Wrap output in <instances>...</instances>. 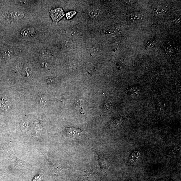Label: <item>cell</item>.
I'll use <instances>...</instances> for the list:
<instances>
[{"label":"cell","instance_id":"obj_1","mask_svg":"<svg viewBox=\"0 0 181 181\" xmlns=\"http://www.w3.org/2000/svg\"><path fill=\"white\" fill-rule=\"evenodd\" d=\"M50 16L53 21L57 23L64 16V12L60 7L51 10L50 12Z\"/></svg>","mask_w":181,"mask_h":181},{"label":"cell","instance_id":"obj_2","mask_svg":"<svg viewBox=\"0 0 181 181\" xmlns=\"http://www.w3.org/2000/svg\"><path fill=\"white\" fill-rule=\"evenodd\" d=\"M11 104L8 98L6 97H4L0 99V109L4 111H7L9 110Z\"/></svg>","mask_w":181,"mask_h":181},{"label":"cell","instance_id":"obj_3","mask_svg":"<svg viewBox=\"0 0 181 181\" xmlns=\"http://www.w3.org/2000/svg\"><path fill=\"white\" fill-rule=\"evenodd\" d=\"M8 15L12 19L18 20L23 18L24 14L23 12L21 11L13 10L9 12Z\"/></svg>","mask_w":181,"mask_h":181},{"label":"cell","instance_id":"obj_4","mask_svg":"<svg viewBox=\"0 0 181 181\" xmlns=\"http://www.w3.org/2000/svg\"><path fill=\"white\" fill-rule=\"evenodd\" d=\"M82 131L80 129L73 127H69L67 130L66 133L67 135L71 138L77 137L81 134Z\"/></svg>","mask_w":181,"mask_h":181},{"label":"cell","instance_id":"obj_5","mask_svg":"<svg viewBox=\"0 0 181 181\" xmlns=\"http://www.w3.org/2000/svg\"><path fill=\"white\" fill-rule=\"evenodd\" d=\"M1 53L2 57L4 59H8L12 57L13 54V52L11 49L9 48L4 47L1 49Z\"/></svg>","mask_w":181,"mask_h":181},{"label":"cell","instance_id":"obj_6","mask_svg":"<svg viewBox=\"0 0 181 181\" xmlns=\"http://www.w3.org/2000/svg\"><path fill=\"white\" fill-rule=\"evenodd\" d=\"M34 31V29L33 28H27L22 30L21 34L22 36L25 37L31 35Z\"/></svg>","mask_w":181,"mask_h":181},{"label":"cell","instance_id":"obj_7","mask_svg":"<svg viewBox=\"0 0 181 181\" xmlns=\"http://www.w3.org/2000/svg\"><path fill=\"white\" fill-rule=\"evenodd\" d=\"M99 14V10L97 8H92L90 9L88 12L89 16L92 18H95L98 16Z\"/></svg>","mask_w":181,"mask_h":181},{"label":"cell","instance_id":"obj_8","mask_svg":"<svg viewBox=\"0 0 181 181\" xmlns=\"http://www.w3.org/2000/svg\"><path fill=\"white\" fill-rule=\"evenodd\" d=\"M68 33L70 36L75 37L80 35V30L77 28H72L69 30Z\"/></svg>","mask_w":181,"mask_h":181},{"label":"cell","instance_id":"obj_9","mask_svg":"<svg viewBox=\"0 0 181 181\" xmlns=\"http://www.w3.org/2000/svg\"><path fill=\"white\" fill-rule=\"evenodd\" d=\"M139 89L137 87H130L127 90V93L129 95L137 94L140 91Z\"/></svg>","mask_w":181,"mask_h":181},{"label":"cell","instance_id":"obj_10","mask_svg":"<svg viewBox=\"0 0 181 181\" xmlns=\"http://www.w3.org/2000/svg\"><path fill=\"white\" fill-rule=\"evenodd\" d=\"M129 18L131 21H138L140 19V17L138 16L137 14H130L129 16Z\"/></svg>","mask_w":181,"mask_h":181},{"label":"cell","instance_id":"obj_11","mask_svg":"<svg viewBox=\"0 0 181 181\" xmlns=\"http://www.w3.org/2000/svg\"><path fill=\"white\" fill-rule=\"evenodd\" d=\"M121 32V29L120 28H117L115 29L114 32L111 34V35L112 37H114L115 36H116V35L118 34H120Z\"/></svg>","mask_w":181,"mask_h":181},{"label":"cell","instance_id":"obj_12","mask_svg":"<svg viewBox=\"0 0 181 181\" xmlns=\"http://www.w3.org/2000/svg\"><path fill=\"white\" fill-rule=\"evenodd\" d=\"M77 12H68L66 16L67 18L68 19L71 18Z\"/></svg>","mask_w":181,"mask_h":181},{"label":"cell","instance_id":"obj_13","mask_svg":"<svg viewBox=\"0 0 181 181\" xmlns=\"http://www.w3.org/2000/svg\"><path fill=\"white\" fill-rule=\"evenodd\" d=\"M82 101V100L80 99H79L77 101V106L78 107H79V108L80 110H83V109H82V104L81 103Z\"/></svg>","mask_w":181,"mask_h":181},{"label":"cell","instance_id":"obj_14","mask_svg":"<svg viewBox=\"0 0 181 181\" xmlns=\"http://www.w3.org/2000/svg\"><path fill=\"white\" fill-rule=\"evenodd\" d=\"M58 81V80L56 79H52L49 80L48 82L49 83H55L57 82Z\"/></svg>","mask_w":181,"mask_h":181},{"label":"cell","instance_id":"obj_15","mask_svg":"<svg viewBox=\"0 0 181 181\" xmlns=\"http://www.w3.org/2000/svg\"><path fill=\"white\" fill-rule=\"evenodd\" d=\"M41 177L40 176L35 177L33 181H41Z\"/></svg>","mask_w":181,"mask_h":181},{"label":"cell","instance_id":"obj_16","mask_svg":"<svg viewBox=\"0 0 181 181\" xmlns=\"http://www.w3.org/2000/svg\"><path fill=\"white\" fill-rule=\"evenodd\" d=\"M98 50L96 48H93L91 49L90 51H91V52L93 53H96L97 52Z\"/></svg>","mask_w":181,"mask_h":181},{"label":"cell","instance_id":"obj_17","mask_svg":"<svg viewBox=\"0 0 181 181\" xmlns=\"http://www.w3.org/2000/svg\"><path fill=\"white\" fill-rule=\"evenodd\" d=\"M180 18H177L174 20V22H180Z\"/></svg>","mask_w":181,"mask_h":181}]
</instances>
